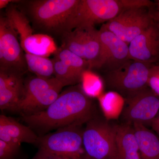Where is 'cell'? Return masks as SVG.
<instances>
[{
    "label": "cell",
    "instance_id": "6da1fadb",
    "mask_svg": "<svg viewBox=\"0 0 159 159\" xmlns=\"http://www.w3.org/2000/svg\"><path fill=\"white\" fill-rule=\"evenodd\" d=\"M95 115L94 105L80 85L61 92L50 106L40 112L22 116V120L41 136L50 131L73 124L83 125Z\"/></svg>",
    "mask_w": 159,
    "mask_h": 159
},
{
    "label": "cell",
    "instance_id": "7a4b0ae2",
    "mask_svg": "<svg viewBox=\"0 0 159 159\" xmlns=\"http://www.w3.org/2000/svg\"><path fill=\"white\" fill-rule=\"evenodd\" d=\"M79 0H35L28 4V12L38 29L62 35Z\"/></svg>",
    "mask_w": 159,
    "mask_h": 159
},
{
    "label": "cell",
    "instance_id": "3957f363",
    "mask_svg": "<svg viewBox=\"0 0 159 159\" xmlns=\"http://www.w3.org/2000/svg\"><path fill=\"white\" fill-rule=\"evenodd\" d=\"M85 124L83 131V146L88 158L115 159V125L95 115Z\"/></svg>",
    "mask_w": 159,
    "mask_h": 159
},
{
    "label": "cell",
    "instance_id": "277c9868",
    "mask_svg": "<svg viewBox=\"0 0 159 159\" xmlns=\"http://www.w3.org/2000/svg\"><path fill=\"white\" fill-rule=\"evenodd\" d=\"M148 65L129 59L118 68L105 72L107 86L127 99L148 86Z\"/></svg>",
    "mask_w": 159,
    "mask_h": 159
},
{
    "label": "cell",
    "instance_id": "5b68a950",
    "mask_svg": "<svg viewBox=\"0 0 159 159\" xmlns=\"http://www.w3.org/2000/svg\"><path fill=\"white\" fill-rule=\"evenodd\" d=\"M126 9L125 0H79L68 21L66 32L107 22Z\"/></svg>",
    "mask_w": 159,
    "mask_h": 159
},
{
    "label": "cell",
    "instance_id": "8992f818",
    "mask_svg": "<svg viewBox=\"0 0 159 159\" xmlns=\"http://www.w3.org/2000/svg\"><path fill=\"white\" fill-rule=\"evenodd\" d=\"M28 68L17 34L7 18H0V70L22 75Z\"/></svg>",
    "mask_w": 159,
    "mask_h": 159
},
{
    "label": "cell",
    "instance_id": "52a82bcc",
    "mask_svg": "<svg viewBox=\"0 0 159 159\" xmlns=\"http://www.w3.org/2000/svg\"><path fill=\"white\" fill-rule=\"evenodd\" d=\"M82 125L73 124L39 136V149L52 153L73 157L86 155L82 152Z\"/></svg>",
    "mask_w": 159,
    "mask_h": 159
},
{
    "label": "cell",
    "instance_id": "ba28073f",
    "mask_svg": "<svg viewBox=\"0 0 159 159\" xmlns=\"http://www.w3.org/2000/svg\"><path fill=\"white\" fill-rule=\"evenodd\" d=\"M146 8L125 9L104 25L108 30L129 45L155 22Z\"/></svg>",
    "mask_w": 159,
    "mask_h": 159
},
{
    "label": "cell",
    "instance_id": "9c48e42d",
    "mask_svg": "<svg viewBox=\"0 0 159 159\" xmlns=\"http://www.w3.org/2000/svg\"><path fill=\"white\" fill-rule=\"evenodd\" d=\"M100 50L91 68L104 72L119 68L129 59V45L111 32L103 24L99 30Z\"/></svg>",
    "mask_w": 159,
    "mask_h": 159
},
{
    "label": "cell",
    "instance_id": "30bf717a",
    "mask_svg": "<svg viewBox=\"0 0 159 159\" xmlns=\"http://www.w3.org/2000/svg\"><path fill=\"white\" fill-rule=\"evenodd\" d=\"M122 114L123 123L145 125L152 123L159 111V96L148 88L125 99Z\"/></svg>",
    "mask_w": 159,
    "mask_h": 159
},
{
    "label": "cell",
    "instance_id": "8fae6325",
    "mask_svg": "<svg viewBox=\"0 0 159 159\" xmlns=\"http://www.w3.org/2000/svg\"><path fill=\"white\" fill-rule=\"evenodd\" d=\"M61 36V48L88 61L90 70L100 50L99 30L94 27L76 28L65 32Z\"/></svg>",
    "mask_w": 159,
    "mask_h": 159
},
{
    "label": "cell",
    "instance_id": "7c38bea8",
    "mask_svg": "<svg viewBox=\"0 0 159 159\" xmlns=\"http://www.w3.org/2000/svg\"><path fill=\"white\" fill-rule=\"evenodd\" d=\"M129 59L149 65L159 58V24L155 22L129 44Z\"/></svg>",
    "mask_w": 159,
    "mask_h": 159
},
{
    "label": "cell",
    "instance_id": "4fadbf2b",
    "mask_svg": "<svg viewBox=\"0 0 159 159\" xmlns=\"http://www.w3.org/2000/svg\"><path fill=\"white\" fill-rule=\"evenodd\" d=\"M39 138L28 125L4 115L0 116V140L20 145L22 143L37 144Z\"/></svg>",
    "mask_w": 159,
    "mask_h": 159
},
{
    "label": "cell",
    "instance_id": "5bb4252c",
    "mask_svg": "<svg viewBox=\"0 0 159 159\" xmlns=\"http://www.w3.org/2000/svg\"><path fill=\"white\" fill-rule=\"evenodd\" d=\"M115 159H141L138 142L132 125L122 123L115 125Z\"/></svg>",
    "mask_w": 159,
    "mask_h": 159
},
{
    "label": "cell",
    "instance_id": "9a60e30c",
    "mask_svg": "<svg viewBox=\"0 0 159 159\" xmlns=\"http://www.w3.org/2000/svg\"><path fill=\"white\" fill-rule=\"evenodd\" d=\"M22 79L12 78L0 82V108L2 111L16 112L23 93Z\"/></svg>",
    "mask_w": 159,
    "mask_h": 159
},
{
    "label": "cell",
    "instance_id": "2e32d148",
    "mask_svg": "<svg viewBox=\"0 0 159 159\" xmlns=\"http://www.w3.org/2000/svg\"><path fill=\"white\" fill-rule=\"evenodd\" d=\"M141 159H159V139L145 125H132Z\"/></svg>",
    "mask_w": 159,
    "mask_h": 159
},
{
    "label": "cell",
    "instance_id": "e0dca14e",
    "mask_svg": "<svg viewBox=\"0 0 159 159\" xmlns=\"http://www.w3.org/2000/svg\"><path fill=\"white\" fill-rule=\"evenodd\" d=\"M25 53L46 57L57 51L54 40L47 34H33L20 39Z\"/></svg>",
    "mask_w": 159,
    "mask_h": 159
},
{
    "label": "cell",
    "instance_id": "ac0fdd59",
    "mask_svg": "<svg viewBox=\"0 0 159 159\" xmlns=\"http://www.w3.org/2000/svg\"><path fill=\"white\" fill-rule=\"evenodd\" d=\"M63 87V86L60 85L49 89L20 107L16 112L21 114L22 116H25L45 110L59 97Z\"/></svg>",
    "mask_w": 159,
    "mask_h": 159
},
{
    "label": "cell",
    "instance_id": "d6986e66",
    "mask_svg": "<svg viewBox=\"0 0 159 159\" xmlns=\"http://www.w3.org/2000/svg\"><path fill=\"white\" fill-rule=\"evenodd\" d=\"M60 85H63L55 77L46 79L36 77L28 80L24 83L22 96L16 112L20 107L34 99L39 94Z\"/></svg>",
    "mask_w": 159,
    "mask_h": 159
},
{
    "label": "cell",
    "instance_id": "ffe728a7",
    "mask_svg": "<svg viewBox=\"0 0 159 159\" xmlns=\"http://www.w3.org/2000/svg\"><path fill=\"white\" fill-rule=\"evenodd\" d=\"M27 66L29 71L41 78H52L54 75V64L52 59L45 57L25 53Z\"/></svg>",
    "mask_w": 159,
    "mask_h": 159
},
{
    "label": "cell",
    "instance_id": "44dd1931",
    "mask_svg": "<svg viewBox=\"0 0 159 159\" xmlns=\"http://www.w3.org/2000/svg\"><path fill=\"white\" fill-rule=\"evenodd\" d=\"M54 54L55 57L66 64L81 79L84 73L90 70L88 61L69 50L61 48L57 49Z\"/></svg>",
    "mask_w": 159,
    "mask_h": 159
},
{
    "label": "cell",
    "instance_id": "7402d4cb",
    "mask_svg": "<svg viewBox=\"0 0 159 159\" xmlns=\"http://www.w3.org/2000/svg\"><path fill=\"white\" fill-rule=\"evenodd\" d=\"M52 61L54 64V77L64 87L76 85L81 82L82 79L64 62L56 57H54Z\"/></svg>",
    "mask_w": 159,
    "mask_h": 159
},
{
    "label": "cell",
    "instance_id": "603a6c76",
    "mask_svg": "<svg viewBox=\"0 0 159 159\" xmlns=\"http://www.w3.org/2000/svg\"><path fill=\"white\" fill-rule=\"evenodd\" d=\"M82 88L89 97H96L101 92L102 83L96 74L89 70L86 71L82 77Z\"/></svg>",
    "mask_w": 159,
    "mask_h": 159
},
{
    "label": "cell",
    "instance_id": "cb8c5ba5",
    "mask_svg": "<svg viewBox=\"0 0 159 159\" xmlns=\"http://www.w3.org/2000/svg\"><path fill=\"white\" fill-rule=\"evenodd\" d=\"M20 145L0 140V159H13L18 152Z\"/></svg>",
    "mask_w": 159,
    "mask_h": 159
},
{
    "label": "cell",
    "instance_id": "d4e9b609",
    "mask_svg": "<svg viewBox=\"0 0 159 159\" xmlns=\"http://www.w3.org/2000/svg\"><path fill=\"white\" fill-rule=\"evenodd\" d=\"M32 159H89L86 155L81 157H73L57 154L39 149L37 153Z\"/></svg>",
    "mask_w": 159,
    "mask_h": 159
},
{
    "label": "cell",
    "instance_id": "484cf974",
    "mask_svg": "<svg viewBox=\"0 0 159 159\" xmlns=\"http://www.w3.org/2000/svg\"><path fill=\"white\" fill-rule=\"evenodd\" d=\"M148 85L155 93L159 96V66L149 68Z\"/></svg>",
    "mask_w": 159,
    "mask_h": 159
},
{
    "label": "cell",
    "instance_id": "4316f807",
    "mask_svg": "<svg viewBox=\"0 0 159 159\" xmlns=\"http://www.w3.org/2000/svg\"><path fill=\"white\" fill-rule=\"evenodd\" d=\"M151 124L152 128L159 135V115L154 119Z\"/></svg>",
    "mask_w": 159,
    "mask_h": 159
},
{
    "label": "cell",
    "instance_id": "83f0119b",
    "mask_svg": "<svg viewBox=\"0 0 159 159\" xmlns=\"http://www.w3.org/2000/svg\"><path fill=\"white\" fill-rule=\"evenodd\" d=\"M17 2V1L13 0H0V9H2L5 8L8 6L9 3L13 2Z\"/></svg>",
    "mask_w": 159,
    "mask_h": 159
},
{
    "label": "cell",
    "instance_id": "f1b7e54d",
    "mask_svg": "<svg viewBox=\"0 0 159 159\" xmlns=\"http://www.w3.org/2000/svg\"></svg>",
    "mask_w": 159,
    "mask_h": 159
},
{
    "label": "cell",
    "instance_id": "f546056e",
    "mask_svg": "<svg viewBox=\"0 0 159 159\" xmlns=\"http://www.w3.org/2000/svg\"></svg>",
    "mask_w": 159,
    "mask_h": 159
}]
</instances>
